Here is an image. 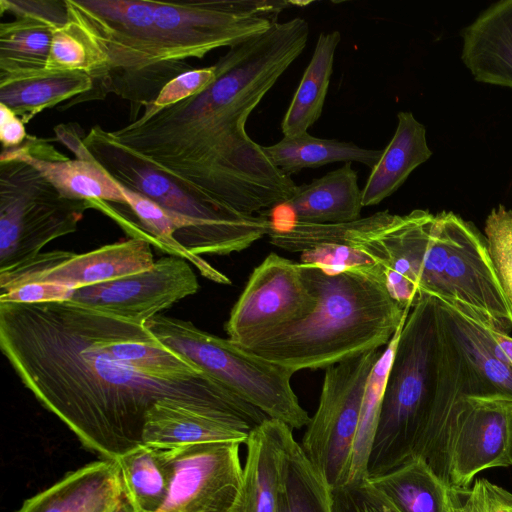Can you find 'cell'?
<instances>
[{
    "label": "cell",
    "mask_w": 512,
    "mask_h": 512,
    "mask_svg": "<svg viewBox=\"0 0 512 512\" xmlns=\"http://www.w3.org/2000/svg\"><path fill=\"white\" fill-rule=\"evenodd\" d=\"M0 348L38 402L101 459L142 444L146 412L173 399L250 433L268 417L209 374L168 379L125 364L101 345L91 307L0 302Z\"/></svg>",
    "instance_id": "1"
},
{
    "label": "cell",
    "mask_w": 512,
    "mask_h": 512,
    "mask_svg": "<svg viewBox=\"0 0 512 512\" xmlns=\"http://www.w3.org/2000/svg\"><path fill=\"white\" fill-rule=\"evenodd\" d=\"M308 37L305 19L278 22L220 57L203 92L160 109L145 105L135 120L103 133L198 201L250 215L283 205L297 185L250 138L246 122Z\"/></svg>",
    "instance_id": "2"
},
{
    "label": "cell",
    "mask_w": 512,
    "mask_h": 512,
    "mask_svg": "<svg viewBox=\"0 0 512 512\" xmlns=\"http://www.w3.org/2000/svg\"><path fill=\"white\" fill-rule=\"evenodd\" d=\"M477 377L438 300L422 293L401 329L367 461V479L423 458L447 482L446 437L463 398H481Z\"/></svg>",
    "instance_id": "3"
},
{
    "label": "cell",
    "mask_w": 512,
    "mask_h": 512,
    "mask_svg": "<svg viewBox=\"0 0 512 512\" xmlns=\"http://www.w3.org/2000/svg\"><path fill=\"white\" fill-rule=\"evenodd\" d=\"M300 267L317 298L313 310L241 346L293 372L326 369L382 349L411 310L402 309L391 297L384 277L329 273L303 263Z\"/></svg>",
    "instance_id": "4"
},
{
    "label": "cell",
    "mask_w": 512,
    "mask_h": 512,
    "mask_svg": "<svg viewBox=\"0 0 512 512\" xmlns=\"http://www.w3.org/2000/svg\"><path fill=\"white\" fill-rule=\"evenodd\" d=\"M74 154L78 158L90 157L116 182L181 217L187 230L179 244L195 256L240 252L264 234L265 220L261 216L198 201L160 172L112 144L98 125L83 137Z\"/></svg>",
    "instance_id": "5"
},
{
    "label": "cell",
    "mask_w": 512,
    "mask_h": 512,
    "mask_svg": "<svg viewBox=\"0 0 512 512\" xmlns=\"http://www.w3.org/2000/svg\"><path fill=\"white\" fill-rule=\"evenodd\" d=\"M163 345L194 363L235 395L268 418L292 429L308 425L311 417L292 386L295 372L268 361L224 339L197 328L192 322L157 315L145 323Z\"/></svg>",
    "instance_id": "6"
},
{
    "label": "cell",
    "mask_w": 512,
    "mask_h": 512,
    "mask_svg": "<svg viewBox=\"0 0 512 512\" xmlns=\"http://www.w3.org/2000/svg\"><path fill=\"white\" fill-rule=\"evenodd\" d=\"M418 288L509 333L512 315L485 234L451 211L433 215Z\"/></svg>",
    "instance_id": "7"
},
{
    "label": "cell",
    "mask_w": 512,
    "mask_h": 512,
    "mask_svg": "<svg viewBox=\"0 0 512 512\" xmlns=\"http://www.w3.org/2000/svg\"><path fill=\"white\" fill-rule=\"evenodd\" d=\"M154 64L170 81L189 71L186 60L234 47L270 30L292 4L284 0L152 1Z\"/></svg>",
    "instance_id": "8"
},
{
    "label": "cell",
    "mask_w": 512,
    "mask_h": 512,
    "mask_svg": "<svg viewBox=\"0 0 512 512\" xmlns=\"http://www.w3.org/2000/svg\"><path fill=\"white\" fill-rule=\"evenodd\" d=\"M65 4L68 16L87 31L105 58V75L89 93L97 87L94 99L113 92L129 100L135 120L166 84L153 61L152 1L65 0Z\"/></svg>",
    "instance_id": "9"
},
{
    "label": "cell",
    "mask_w": 512,
    "mask_h": 512,
    "mask_svg": "<svg viewBox=\"0 0 512 512\" xmlns=\"http://www.w3.org/2000/svg\"><path fill=\"white\" fill-rule=\"evenodd\" d=\"M88 200L63 196L37 169L0 160V272L36 257L51 241L77 230Z\"/></svg>",
    "instance_id": "10"
},
{
    "label": "cell",
    "mask_w": 512,
    "mask_h": 512,
    "mask_svg": "<svg viewBox=\"0 0 512 512\" xmlns=\"http://www.w3.org/2000/svg\"><path fill=\"white\" fill-rule=\"evenodd\" d=\"M383 351L371 350L326 368L301 447L331 489L349 481L367 380Z\"/></svg>",
    "instance_id": "11"
},
{
    "label": "cell",
    "mask_w": 512,
    "mask_h": 512,
    "mask_svg": "<svg viewBox=\"0 0 512 512\" xmlns=\"http://www.w3.org/2000/svg\"><path fill=\"white\" fill-rule=\"evenodd\" d=\"M316 302L300 263L270 253L255 267L230 312L225 324L228 339L243 346L266 332L303 318Z\"/></svg>",
    "instance_id": "12"
},
{
    "label": "cell",
    "mask_w": 512,
    "mask_h": 512,
    "mask_svg": "<svg viewBox=\"0 0 512 512\" xmlns=\"http://www.w3.org/2000/svg\"><path fill=\"white\" fill-rule=\"evenodd\" d=\"M240 445L206 442L168 449L173 476L158 512H233L243 488Z\"/></svg>",
    "instance_id": "13"
},
{
    "label": "cell",
    "mask_w": 512,
    "mask_h": 512,
    "mask_svg": "<svg viewBox=\"0 0 512 512\" xmlns=\"http://www.w3.org/2000/svg\"><path fill=\"white\" fill-rule=\"evenodd\" d=\"M512 465V402L463 398L446 437L447 486L469 487L475 475Z\"/></svg>",
    "instance_id": "14"
},
{
    "label": "cell",
    "mask_w": 512,
    "mask_h": 512,
    "mask_svg": "<svg viewBox=\"0 0 512 512\" xmlns=\"http://www.w3.org/2000/svg\"><path fill=\"white\" fill-rule=\"evenodd\" d=\"M199 289L187 260L164 256L148 270L77 288L69 301L141 325Z\"/></svg>",
    "instance_id": "15"
},
{
    "label": "cell",
    "mask_w": 512,
    "mask_h": 512,
    "mask_svg": "<svg viewBox=\"0 0 512 512\" xmlns=\"http://www.w3.org/2000/svg\"><path fill=\"white\" fill-rule=\"evenodd\" d=\"M154 262L150 241L141 237L81 254L64 250L40 252L28 262L0 272V292L30 282L77 289L148 270Z\"/></svg>",
    "instance_id": "16"
},
{
    "label": "cell",
    "mask_w": 512,
    "mask_h": 512,
    "mask_svg": "<svg viewBox=\"0 0 512 512\" xmlns=\"http://www.w3.org/2000/svg\"><path fill=\"white\" fill-rule=\"evenodd\" d=\"M0 7L15 15L0 24V84L45 70L53 32L68 19L65 0H0Z\"/></svg>",
    "instance_id": "17"
},
{
    "label": "cell",
    "mask_w": 512,
    "mask_h": 512,
    "mask_svg": "<svg viewBox=\"0 0 512 512\" xmlns=\"http://www.w3.org/2000/svg\"><path fill=\"white\" fill-rule=\"evenodd\" d=\"M248 436L247 432L214 414L165 398L146 412L142 444L168 450L206 442L246 444Z\"/></svg>",
    "instance_id": "18"
},
{
    "label": "cell",
    "mask_w": 512,
    "mask_h": 512,
    "mask_svg": "<svg viewBox=\"0 0 512 512\" xmlns=\"http://www.w3.org/2000/svg\"><path fill=\"white\" fill-rule=\"evenodd\" d=\"M461 35V59L474 79L512 88V0L490 5Z\"/></svg>",
    "instance_id": "19"
},
{
    "label": "cell",
    "mask_w": 512,
    "mask_h": 512,
    "mask_svg": "<svg viewBox=\"0 0 512 512\" xmlns=\"http://www.w3.org/2000/svg\"><path fill=\"white\" fill-rule=\"evenodd\" d=\"M292 428L268 418L247 439L242 494L233 512H275L280 472Z\"/></svg>",
    "instance_id": "20"
},
{
    "label": "cell",
    "mask_w": 512,
    "mask_h": 512,
    "mask_svg": "<svg viewBox=\"0 0 512 512\" xmlns=\"http://www.w3.org/2000/svg\"><path fill=\"white\" fill-rule=\"evenodd\" d=\"M405 214L389 211L342 223H305L292 220L278 224L272 220L268 233L272 245L290 252H304L320 245L372 247L382 244L404 223Z\"/></svg>",
    "instance_id": "21"
},
{
    "label": "cell",
    "mask_w": 512,
    "mask_h": 512,
    "mask_svg": "<svg viewBox=\"0 0 512 512\" xmlns=\"http://www.w3.org/2000/svg\"><path fill=\"white\" fill-rule=\"evenodd\" d=\"M394 135L369 173L362 189V204L373 206L396 192L418 166L432 156L425 126L411 112L397 114Z\"/></svg>",
    "instance_id": "22"
},
{
    "label": "cell",
    "mask_w": 512,
    "mask_h": 512,
    "mask_svg": "<svg viewBox=\"0 0 512 512\" xmlns=\"http://www.w3.org/2000/svg\"><path fill=\"white\" fill-rule=\"evenodd\" d=\"M283 205L298 222L325 224L357 220L363 207L358 174L351 163H345L310 183L297 185Z\"/></svg>",
    "instance_id": "23"
},
{
    "label": "cell",
    "mask_w": 512,
    "mask_h": 512,
    "mask_svg": "<svg viewBox=\"0 0 512 512\" xmlns=\"http://www.w3.org/2000/svg\"><path fill=\"white\" fill-rule=\"evenodd\" d=\"M123 487L115 459H101L70 471L59 481L26 499L15 512H83Z\"/></svg>",
    "instance_id": "24"
},
{
    "label": "cell",
    "mask_w": 512,
    "mask_h": 512,
    "mask_svg": "<svg viewBox=\"0 0 512 512\" xmlns=\"http://www.w3.org/2000/svg\"><path fill=\"white\" fill-rule=\"evenodd\" d=\"M437 300L446 325L477 377L481 398L512 402V368L494 354L486 325L475 314Z\"/></svg>",
    "instance_id": "25"
},
{
    "label": "cell",
    "mask_w": 512,
    "mask_h": 512,
    "mask_svg": "<svg viewBox=\"0 0 512 512\" xmlns=\"http://www.w3.org/2000/svg\"><path fill=\"white\" fill-rule=\"evenodd\" d=\"M433 215L424 209L405 214L402 226L386 240L389 252L386 286L404 310H410L421 295L418 283Z\"/></svg>",
    "instance_id": "26"
},
{
    "label": "cell",
    "mask_w": 512,
    "mask_h": 512,
    "mask_svg": "<svg viewBox=\"0 0 512 512\" xmlns=\"http://www.w3.org/2000/svg\"><path fill=\"white\" fill-rule=\"evenodd\" d=\"M94 88L92 77L80 70H48L0 84V103L24 123L47 108L84 96Z\"/></svg>",
    "instance_id": "27"
},
{
    "label": "cell",
    "mask_w": 512,
    "mask_h": 512,
    "mask_svg": "<svg viewBox=\"0 0 512 512\" xmlns=\"http://www.w3.org/2000/svg\"><path fill=\"white\" fill-rule=\"evenodd\" d=\"M19 159L37 169L63 196L73 199L103 200L128 207L110 174L88 156L75 160H44L31 157L17 147L3 149L0 160Z\"/></svg>",
    "instance_id": "28"
},
{
    "label": "cell",
    "mask_w": 512,
    "mask_h": 512,
    "mask_svg": "<svg viewBox=\"0 0 512 512\" xmlns=\"http://www.w3.org/2000/svg\"><path fill=\"white\" fill-rule=\"evenodd\" d=\"M340 41L337 30L319 34L310 62L281 122L284 136L308 133L321 116Z\"/></svg>",
    "instance_id": "29"
},
{
    "label": "cell",
    "mask_w": 512,
    "mask_h": 512,
    "mask_svg": "<svg viewBox=\"0 0 512 512\" xmlns=\"http://www.w3.org/2000/svg\"><path fill=\"white\" fill-rule=\"evenodd\" d=\"M115 460L124 497L134 512H158L167 499L173 476L168 450L141 444Z\"/></svg>",
    "instance_id": "30"
},
{
    "label": "cell",
    "mask_w": 512,
    "mask_h": 512,
    "mask_svg": "<svg viewBox=\"0 0 512 512\" xmlns=\"http://www.w3.org/2000/svg\"><path fill=\"white\" fill-rule=\"evenodd\" d=\"M270 161L287 175L304 168H318L335 162H359L373 168L382 150L361 148L353 142L322 139L309 133L284 136L277 143L263 146Z\"/></svg>",
    "instance_id": "31"
},
{
    "label": "cell",
    "mask_w": 512,
    "mask_h": 512,
    "mask_svg": "<svg viewBox=\"0 0 512 512\" xmlns=\"http://www.w3.org/2000/svg\"><path fill=\"white\" fill-rule=\"evenodd\" d=\"M367 480L398 512H445L448 486L421 457Z\"/></svg>",
    "instance_id": "32"
},
{
    "label": "cell",
    "mask_w": 512,
    "mask_h": 512,
    "mask_svg": "<svg viewBox=\"0 0 512 512\" xmlns=\"http://www.w3.org/2000/svg\"><path fill=\"white\" fill-rule=\"evenodd\" d=\"M275 512H333L331 488L294 437L283 457Z\"/></svg>",
    "instance_id": "33"
},
{
    "label": "cell",
    "mask_w": 512,
    "mask_h": 512,
    "mask_svg": "<svg viewBox=\"0 0 512 512\" xmlns=\"http://www.w3.org/2000/svg\"><path fill=\"white\" fill-rule=\"evenodd\" d=\"M403 325L404 323L398 328L368 377L348 482L367 479V461L380 416L387 377Z\"/></svg>",
    "instance_id": "34"
},
{
    "label": "cell",
    "mask_w": 512,
    "mask_h": 512,
    "mask_svg": "<svg viewBox=\"0 0 512 512\" xmlns=\"http://www.w3.org/2000/svg\"><path fill=\"white\" fill-rule=\"evenodd\" d=\"M46 69L84 71L95 87L105 75L106 64L87 31L68 16L67 22L53 32Z\"/></svg>",
    "instance_id": "35"
},
{
    "label": "cell",
    "mask_w": 512,
    "mask_h": 512,
    "mask_svg": "<svg viewBox=\"0 0 512 512\" xmlns=\"http://www.w3.org/2000/svg\"><path fill=\"white\" fill-rule=\"evenodd\" d=\"M300 263L329 273L359 272L386 278L389 252L386 241L372 247L320 245L302 252Z\"/></svg>",
    "instance_id": "36"
},
{
    "label": "cell",
    "mask_w": 512,
    "mask_h": 512,
    "mask_svg": "<svg viewBox=\"0 0 512 512\" xmlns=\"http://www.w3.org/2000/svg\"><path fill=\"white\" fill-rule=\"evenodd\" d=\"M485 236L495 272L512 315V209L500 204L485 220Z\"/></svg>",
    "instance_id": "37"
},
{
    "label": "cell",
    "mask_w": 512,
    "mask_h": 512,
    "mask_svg": "<svg viewBox=\"0 0 512 512\" xmlns=\"http://www.w3.org/2000/svg\"><path fill=\"white\" fill-rule=\"evenodd\" d=\"M445 512H512V493L484 478L471 488L448 486Z\"/></svg>",
    "instance_id": "38"
},
{
    "label": "cell",
    "mask_w": 512,
    "mask_h": 512,
    "mask_svg": "<svg viewBox=\"0 0 512 512\" xmlns=\"http://www.w3.org/2000/svg\"><path fill=\"white\" fill-rule=\"evenodd\" d=\"M331 495L333 512H398L367 479L331 489Z\"/></svg>",
    "instance_id": "39"
},
{
    "label": "cell",
    "mask_w": 512,
    "mask_h": 512,
    "mask_svg": "<svg viewBox=\"0 0 512 512\" xmlns=\"http://www.w3.org/2000/svg\"><path fill=\"white\" fill-rule=\"evenodd\" d=\"M215 78V64L204 68L190 69L166 83L156 99L146 105L160 109L179 103L203 92L214 82Z\"/></svg>",
    "instance_id": "40"
},
{
    "label": "cell",
    "mask_w": 512,
    "mask_h": 512,
    "mask_svg": "<svg viewBox=\"0 0 512 512\" xmlns=\"http://www.w3.org/2000/svg\"><path fill=\"white\" fill-rule=\"evenodd\" d=\"M76 288L49 283H25L0 293V302L38 304L69 301Z\"/></svg>",
    "instance_id": "41"
},
{
    "label": "cell",
    "mask_w": 512,
    "mask_h": 512,
    "mask_svg": "<svg viewBox=\"0 0 512 512\" xmlns=\"http://www.w3.org/2000/svg\"><path fill=\"white\" fill-rule=\"evenodd\" d=\"M26 138L24 122L10 108L0 103V140L3 149L16 148Z\"/></svg>",
    "instance_id": "42"
},
{
    "label": "cell",
    "mask_w": 512,
    "mask_h": 512,
    "mask_svg": "<svg viewBox=\"0 0 512 512\" xmlns=\"http://www.w3.org/2000/svg\"><path fill=\"white\" fill-rule=\"evenodd\" d=\"M486 327L494 354L512 368V337L509 333L494 329L489 325Z\"/></svg>",
    "instance_id": "43"
},
{
    "label": "cell",
    "mask_w": 512,
    "mask_h": 512,
    "mask_svg": "<svg viewBox=\"0 0 512 512\" xmlns=\"http://www.w3.org/2000/svg\"><path fill=\"white\" fill-rule=\"evenodd\" d=\"M124 494L113 495L96 505L87 508L83 512H114L122 501Z\"/></svg>",
    "instance_id": "44"
},
{
    "label": "cell",
    "mask_w": 512,
    "mask_h": 512,
    "mask_svg": "<svg viewBox=\"0 0 512 512\" xmlns=\"http://www.w3.org/2000/svg\"><path fill=\"white\" fill-rule=\"evenodd\" d=\"M114 512H134V510L127 499L123 497L122 501Z\"/></svg>",
    "instance_id": "45"
}]
</instances>
